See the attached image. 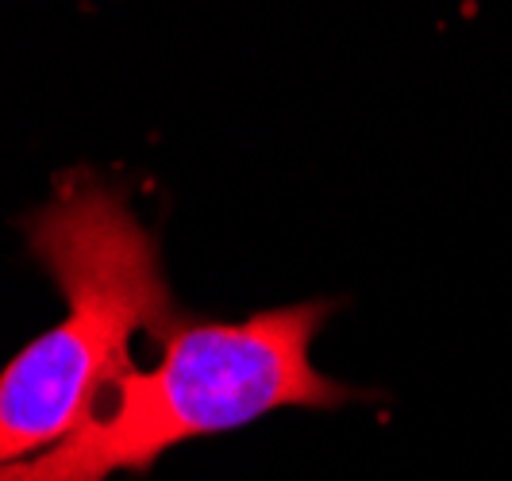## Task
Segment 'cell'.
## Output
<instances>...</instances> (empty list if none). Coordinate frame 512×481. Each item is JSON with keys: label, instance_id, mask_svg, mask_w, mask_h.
Listing matches in <instances>:
<instances>
[{"label": "cell", "instance_id": "1", "mask_svg": "<svg viewBox=\"0 0 512 481\" xmlns=\"http://www.w3.org/2000/svg\"><path fill=\"white\" fill-rule=\"evenodd\" d=\"M27 247L66 301V316L0 370V466L47 455L128 374L131 339H166L181 312L158 239L128 197L93 174L58 181L27 220Z\"/></svg>", "mask_w": 512, "mask_h": 481}, {"label": "cell", "instance_id": "2", "mask_svg": "<svg viewBox=\"0 0 512 481\" xmlns=\"http://www.w3.org/2000/svg\"><path fill=\"white\" fill-rule=\"evenodd\" d=\"M332 312L335 301H301L239 324L181 316L158 366L120 374L74 435L47 455L0 466V481L147 474L170 447L247 428L278 408H339L359 393L312 366V339Z\"/></svg>", "mask_w": 512, "mask_h": 481}]
</instances>
